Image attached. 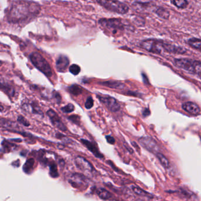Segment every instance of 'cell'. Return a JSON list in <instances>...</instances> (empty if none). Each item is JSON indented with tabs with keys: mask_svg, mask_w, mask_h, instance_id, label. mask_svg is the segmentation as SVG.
<instances>
[{
	"mask_svg": "<svg viewBox=\"0 0 201 201\" xmlns=\"http://www.w3.org/2000/svg\"><path fill=\"white\" fill-rule=\"evenodd\" d=\"M40 11V7L39 4L21 0L14 3L9 8L8 20L10 22H21L37 16Z\"/></svg>",
	"mask_w": 201,
	"mask_h": 201,
	"instance_id": "1",
	"label": "cell"
},
{
	"mask_svg": "<svg viewBox=\"0 0 201 201\" xmlns=\"http://www.w3.org/2000/svg\"><path fill=\"white\" fill-rule=\"evenodd\" d=\"M140 46L146 51L157 54L163 52L182 54L186 52L183 47H178L169 43L156 39H148L141 41Z\"/></svg>",
	"mask_w": 201,
	"mask_h": 201,
	"instance_id": "2",
	"label": "cell"
},
{
	"mask_svg": "<svg viewBox=\"0 0 201 201\" xmlns=\"http://www.w3.org/2000/svg\"><path fill=\"white\" fill-rule=\"evenodd\" d=\"M29 58L33 66L45 76L51 77L53 76V71L50 65L40 53H32L30 54Z\"/></svg>",
	"mask_w": 201,
	"mask_h": 201,
	"instance_id": "3",
	"label": "cell"
},
{
	"mask_svg": "<svg viewBox=\"0 0 201 201\" xmlns=\"http://www.w3.org/2000/svg\"><path fill=\"white\" fill-rule=\"evenodd\" d=\"M99 24L103 29L113 35L125 29V24L122 19L102 18L99 20Z\"/></svg>",
	"mask_w": 201,
	"mask_h": 201,
	"instance_id": "4",
	"label": "cell"
},
{
	"mask_svg": "<svg viewBox=\"0 0 201 201\" xmlns=\"http://www.w3.org/2000/svg\"><path fill=\"white\" fill-rule=\"evenodd\" d=\"M176 66L192 74L201 75V62L188 58H176L174 60Z\"/></svg>",
	"mask_w": 201,
	"mask_h": 201,
	"instance_id": "5",
	"label": "cell"
},
{
	"mask_svg": "<svg viewBox=\"0 0 201 201\" xmlns=\"http://www.w3.org/2000/svg\"><path fill=\"white\" fill-rule=\"evenodd\" d=\"M97 3L104 9L113 13L125 14L129 11V7L119 0H96Z\"/></svg>",
	"mask_w": 201,
	"mask_h": 201,
	"instance_id": "6",
	"label": "cell"
},
{
	"mask_svg": "<svg viewBox=\"0 0 201 201\" xmlns=\"http://www.w3.org/2000/svg\"><path fill=\"white\" fill-rule=\"evenodd\" d=\"M68 182L73 187L80 190H85L89 186V181L86 177L80 173L72 174Z\"/></svg>",
	"mask_w": 201,
	"mask_h": 201,
	"instance_id": "7",
	"label": "cell"
},
{
	"mask_svg": "<svg viewBox=\"0 0 201 201\" xmlns=\"http://www.w3.org/2000/svg\"><path fill=\"white\" fill-rule=\"evenodd\" d=\"M97 97L106 108L111 112H116L120 110V105L114 97L108 95H97Z\"/></svg>",
	"mask_w": 201,
	"mask_h": 201,
	"instance_id": "8",
	"label": "cell"
},
{
	"mask_svg": "<svg viewBox=\"0 0 201 201\" xmlns=\"http://www.w3.org/2000/svg\"><path fill=\"white\" fill-rule=\"evenodd\" d=\"M139 141L141 146L154 154L156 155L160 152V149L157 142L151 137H142L139 140Z\"/></svg>",
	"mask_w": 201,
	"mask_h": 201,
	"instance_id": "9",
	"label": "cell"
},
{
	"mask_svg": "<svg viewBox=\"0 0 201 201\" xmlns=\"http://www.w3.org/2000/svg\"><path fill=\"white\" fill-rule=\"evenodd\" d=\"M47 114L49 117L51 123L55 127L63 132H66L67 131V129L63 123L60 116H58V114L54 110L49 109L47 112Z\"/></svg>",
	"mask_w": 201,
	"mask_h": 201,
	"instance_id": "10",
	"label": "cell"
},
{
	"mask_svg": "<svg viewBox=\"0 0 201 201\" xmlns=\"http://www.w3.org/2000/svg\"><path fill=\"white\" fill-rule=\"evenodd\" d=\"M75 163L76 166L83 172H91L94 168L91 163H90L87 160L81 156H78L75 159Z\"/></svg>",
	"mask_w": 201,
	"mask_h": 201,
	"instance_id": "11",
	"label": "cell"
},
{
	"mask_svg": "<svg viewBox=\"0 0 201 201\" xmlns=\"http://www.w3.org/2000/svg\"><path fill=\"white\" fill-rule=\"evenodd\" d=\"M80 140L81 141V143L83 144L88 149V150L90 151L96 158L99 159L103 158L104 157L103 155L99 151V148L95 143L92 142V141H90L83 139H81Z\"/></svg>",
	"mask_w": 201,
	"mask_h": 201,
	"instance_id": "12",
	"label": "cell"
},
{
	"mask_svg": "<svg viewBox=\"0 0 201 201\" xmlns=\"http://www.w3.org/2000/svg\"><path fill=\"white\" fill-rule=\"evenodd\" d=\"M69 60L67 56L60 55L56 60V68L58 72L64 73L69 66Z\"/></svg>",
	"mask_w": 201,
	"mask_h": 201,
	"instance_id": "13",
	"label": "cell"
},
{
	"mask_svg": "<svg viewBox=\"0 0 201 201\" xmlns=\"http://www.w3.org/2000/svg\"><path fill=\"white\" fill-rule=\"evenodd\" d=\"M182 109L186 112L193 115L199 114L200 112V109L199 106L193 102H187L182 104Z\"/></svg>",
	"mask_w": 201,
	"mask_h": 201,
	"instance_id": "14",
	"label": "cell"
},
{
	"mask_svg": "<svg viewBox=\"0 0 201 201\" xmlns=\"http://www.w3.org/2000/svg\"><path fill=\"white\" fill-rule=\"evenodd\" d=\"M99 84L108 87L111 89H119L122 90L124 89L125 87V85L123 83L120 81H113V80H110V81H106L103 82H100Z\"/></svg>",
	"mask_w": 201,
	"mask_h": 201,
	"instance_id": "15",
	"label": "cell"
},
{
	"mask_svg": "<svg viewBox=\"0 0 201 201\" xmlns=\"http://www.w3.org/2000/svg\"><path fill=\"white\" fill-rule=\"evenodd\" d=\"M23 108L25 110H27V111L31 110L30 112L34 114H37L41 116H43V113L41 110L40 108L39 107L37 104L35 103H32L30 104H24L23 106Z\"/></svg>",
	"mask_w": 201,
	"mask_h": 201,
	"instance_id": "16",
	"label": "cell"
},
{
	"mask_svg": "<svg viewBox=\"0 0 201 201\" xmlns=\"http://www.w3.org/2000/svg\"><path fill=\"white\" fill-rule=\"evenodd\" d=\"M35 160L33 158H30L27 160L24 164L23 165L22 170L26 174H30L33 171Z\"/></svg>",
	"mask_w": 201,
	"mask_h": 201,
	"instance_id": "17",
	"label": "cell"
},
{
	"mask_svg": "<svg viewBox=\"0 0 201 201\" xmlns=\"http://www.w3.org/2000/svg\"><path fill=\"white\" fill-rule=\"evenodd\" d=\"M96 192L99 197L103 200H108L112 198V194L110 192L106 189L103 187H99L96 189Z\"/></svg>",
	"mask_w": 201,
	"mask_h": 201,
	"instance_id": "18",
	"label": "cell"
},
{
	"mask_svg": "<svg viewBox=\"0 0 201 201\" xmlns=\"http://www.w3.org/2000/svg\"><path fill=\"white\" fill-rule=\"evenodd\" d=\"M187 44L193 49L201 52V39L196 38L190 39L187 40Z\"/></svg>",
	"mask_w": 201,
	"mask_h": 201,
	"instance_id": "19",
	"label": "cell"
},
{
	"mask_svg": "<svg viewBox=\"0 0 201 201\" xmlns=\"http://www.w3.org/2000/svg\"><path fill=\"white\" fill-rule=\"evenodd\" d=\"M131 189H132V191H133V192L135 194H136L137 195L141 196H144V197H148V198H152V195H150V194L148 193L147 192L143 191V189H141V188L136 186H134V185H132L131 186Z\"/></svg>",
	"mask_w": 201,
	"mask_h": 201,
	"instance_id": "20",
	"label": "cell"
},
{
	"mask_svg": "<svg viewBox=\"0 0 201 201\" xmlns=\"http://www.w3.org/2000/svg\"><path fill=\"white\" fill-rule=\"evenodd\" d=\"M155 12L159 17L165 20H168L170 16L169 12L162 7H158Z\"/></svg>",
	"mask_w": 201,
	"mask_h": 201,
	"instance_id": "21",
	"label": "cell"
},
{
	"mask_svg": "<svg viewBox=\"0 0 201 201\" xmlns=\"http://www.w3.org/2000/svg\"><path fill=\"white\" fill-rule=\"evenodd\" d=\"M68 90L70 92V93L73 94V95L78 96L82 93L83 88L79 85H73L68 87Z\"/></svg>",
	"mask_w": 201,
	"mask_h": 201,
	"instance_id": "22",
	"label": "cell"
},
{
	"mask_svg": "<svg viewBox=\"0 0 201 201\" xmlns=\"http://www.w3.org/2000/svg\"><path fill=\"white\" fill-rule=\"evenodd\" d=\"M49 170H50V175L53 178H56L58 177L59 174L57 169V164L54 162H51L49 164Z\"/></svg>",
	"mask_w": 201,
	"mask_h": 201,
	"instance_id": "23",
	"label": "cell"
},
{
	"mask_svg": "<svg viewBox=\"0 0 201 201\" xmlns=\"http://www.w3.org/2000/svg\"><path fill=\"white\" fill-rule=\"evenodd\" d=\"M172 3L176 7L181 9H185L188 5L187 0H172Z\"/></svg>",
	"mask_w": 201,
	"mask_h": 201,
	"instance_id": "24",
	"label": "cell"
},
{
	"mask_svg": "<svg viewBox=\"0 0 201 201\" xmlns=\"http://www.w3.org/2000/svg\"><path fill=\"white\" fill-rule=\"evenodd\" d=\"M156 155L158 157V158L159 159L160 162L161 163V164L163 165V166L165 168H168L169 166V162L168 159L166 157H165L163 154L160 153V152L157 153Z\"/></svg>",
	"mask_w": 201,
	"mask_h": 201,
	"instance_id": "25",
	"label": "cell"
},
{
	"mask_svg": "<svg viewBox=\"0 0 201 201\" xmlns=\"http://www.w3.org/2000/svg\"><path fill=\"white\" fill-rule=\"evenodd\" d=\"M1 88L4 91L5 93H6L7 94H8L9 96H14V94L15 93V91L13 87H11L10 85H8L7 84H3V83H1Z\"/></svg>",
	"mask_w": 201,
	"mask_h": 201,
	"instance_id": "26",
	"label": "cell"
},
{
	"mask_svg": "<svg viewBox=\"0 0 201 201\" xmlns=\"http://www.w3.org/2000/svg\"><path fill=\"white\" fill-rule=\"evenodd\" d=\"M80 70H81V68L80 66H78L77 64H73L72 65H71L70 67H69V72L75 76L78 75L79 74V73L80 72Z\"/></svg>",
	"mask_w": 201,
	"mask_h": 201,
	"instance_id": "27",
	"label": "cell"
},
{
	"mask_svg": "<svg viewBox=\"0 0 201 201\" xmlns=\"http://www.w3.org/2000/svg\"><path fill=\"white\" fill-rule=\"evenodd\" d=\"M74 109H75L74 106L72 103H68V104L66 105L65 106H64V107H63L61 109L62 111L64 113H71V112H73L74 110Z\"/></svg>",
	"mask_w": 201,
	"mask_h": 201,
	"instance_id": "28",
	"label": "cell"
},
{
	"mask_svg": "<svg viewBox=\"0 0 201 201\" xmlns=\"http://www.w3.org/2000/svg\"><path fill=\"white\" fill-rule=\"evenodd\" d=\"M17 121L19 122V123H20L21 125L24 126L28 127L30 126V122L26 119L24 117H23L22 116H19L18 117Z\"/></svg>",
	"mask_w": 201,
	"mask_h": 201,
	"instance_id": "29",
	"label": "cell"
},
{
	"mask_svg": "<svg viewBox=\"0 0 201 201\" xmlns=\"http://www.w3.org/2000/svg\"><path fill=\"white\" fill-rule=\"evenodd\" d=\"M68 119L70 120L71 122L74 123V124L80 125V117L78 115H72L68 117Z\"/></svg>",
	"mask_w": 201,
	"mask_h": 201,
	"instance_id": "30",
	"label": "cell"
},
{
	"mask_svg": "<svg viewBox=\"0 0 201 201\" xmlns=\"http://www.w3.org/2000/svg\"><path fill=\"white\" fill-rule=\"evenodd\" d=\"M94 105V100L93 99V98L91 97H89L85 104V106L86 109H90L91 108H92V107Z\"/></svg>",
	"mask_w": 201,
	"mask_h": 201,
	"instance_id": "31",
	"label": "cell"
},
{
	"mask_svg": "<svg viewBox=\"0 0 201 201\" xmlns=\"http://www.w3.org/2000/svg\"><path fill=\"white\" fill-rule=\"evenodd\" d=\"M106 139L107 140L108 142L111 145H114L116 142L115 139L113 137L110 136V135H107L106 136Z\"/></svg>",
	"mask_w": 201,
	"mask_h": 201,
	"instance_id": "32",
	"label": "cell"
},
{
	"mask_svg": "<svg viewBox=\"0 0 201 201\" xmlns=\"http://www.w3.org/2000/svg\"><path fill=\"white\" fill-rule=\"evenodd\" d=\"M53 97L55 99V101L58 103H60L61 102V100H62V97H61L60 95V94H59V93L58 92L54 91V93H53Z\"/></svg>",
	"mask_w": 201,
	"mask_h": 201,
	"instance_id": "33",
	"label": "cell"
},
{
	"mask_svg": "<svg viewBox=\"0 0 201 201\" xmlns=\"http://www.w3.org/2000/svg\"><path fill=\"white\" fill-rule=\"evenodd\" d=\"M150 114V110L148 109H145L143 112V116L146 117Z\"/></svg>",
	"mask_w": 201,
	"mask_h": 201,
	"instance_id": "34",
	"label": "cell"
}]
</instances>
